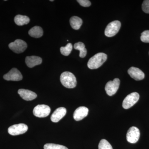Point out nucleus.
<instances>
[{
    "instance_id": "a211bd4d",
    "label": "nucleus",
    "mask_w": 149,
    "mask_h": 149,
    "mask_svg": "<svg viewBox=\"0 0 149 149\" xmlns=\"http://www.w3.org/2000/svg\"><path fill=\"white\" fill-rule=\"evenodd\" d=\"M14 21L15 24L18 26H22L29 23L30 19L29 17L25 15H18L15 17Z\"/></svg>"
},
{
    "instance_id": "9b49d317",
    "label": "nucleus",
    "mask_w": 149,
    "mask_h": 149,
    "mask_svg": "<svg viewBox=\"0 0 149 149\" xmlns=\"http://www.w3.org/2000/svg\"><path fill=\"white\" fill-rule=\"evenodd\" d=\"M128 72L130 77L136 80H142L145 77L144 72L137 68L132 67L128 70Z\"/></svg>"
},
{
    "instance_id": "0eeeda50",
    "label": "nucleus",
    "mask_w": 149,
    "mask_h": 149,
    "mask_svg": "<svg viewBox=\"0 0 149 149\" xmlns=\"http://www.w3.org/2000/svg\"><path fill=\"white\" fill-rule=\"evenodd\" d=\"M120 80L118 78H115L113 81H109L106 85V92L108 95L111 96L116 93L120 85Z\"/></svg>"
},
{
    "instance_id": "412c9836",
    "label": "nucleus",
    "mask_w": 149,
    "mask_h": 149,
    "mask_svg": "<svg viewBox=\"0 0 149 149\" xmlns=\"http://www.w3.org/2000/svg\"><path fill=\"white\" fill-rule=\"evenodd\" d=\"M98 148L99 149H113L111 145L105 139H102L100 141Z\"/></svg>"
},
{
    "instance_id": "b1692460",
    "label": "nucleus",
    "mask_w": 149,
    "mask_h": 149,
    "mask_svg": "<svg viewBox=\"0 0 149 149\" xmlns=\"http://www.w3.org/2000/svg\"><path fill=\"white\" fill-rule=\"evenodd\" d=\"M142 10L146 13L149 14V0H145L142 4Z\"/></svg>"
},
{
    "instance_id": "6e6552de",
    "label": "nucleus",
    "mask_w": 149,
    "mask_h": 149,
    "mask_svg": "<svg viewBox=\"0 0 149 149\" xmlns=\"http://www.w3.org/2000/svg\"><path fill=\"white\" fill-rule=\"evenodd\" d=\"M28 130V126L24 123L15 124L10 126L8 132L12 136H17L26 133Z\"/></svg>"
},
{
    "instance_id": "39448f33",
    "label": "nucleus",
    "mask_w": 149,
    "mask_h": 149,
    "mask_svg": "<svg viewBox=\"0 0 149 149\" xmlns=\"http://www.w3.org/2000/svg\"><path fill=\"white\" fill-rule=\"evenodd\" d=\"M8 47L14 52L20 54L23 52L26 49L27 45V43L23 40L17 39L14 42L10 43Z\"/></svg>"
},
{
    "instance_id": "9d476101",
    "label": "nucleus",
    "mask_w": 149,
    "mask_h": 149,
    "mask_svg": "<svg viewBox=\"0 0 149 149\" xmlns=\"http://www.w3.org/2000/svg\"><path fill=\"white\" fill-rule=\"evenodd\" d=\"M4 79L7 81H20L22 80V74L16 68H13L7 73L3 75Z\"/></svg>"
},
{
    "instance_id": "5701e85b",
    "label": "nucleus",
    "mask_w": 149,
    "mask_h": 149,
    "mask_svg": "<svg viewBox=\"0 0 149 149\" xmlns=\"http://www.w3.org/2000/svg\"><path fill=\"white\" fill-rule=\"evenodd\" d=\"M141 40L145 43H149V30H146L141 33Z\"/></svg>"
},
{
    "instance_id": "f8f14e48",
    "label": "nucleus",
    "mask_w": 149,
    "mask_h": 149,
    "mask_svg": "<svg viewBox=\"0 0 149 149\" xmlns=\"http://www.w3.org/2000/svg\"><path fill=\"white\" fill-rule=\"evenodd\" d=\"M89 110L85 107H80L75 110L73 113V118L76 121L82 120L88 116Z\"/></svg>"
},
{
    "instance_id": "6ab92c4d",
    "label": "nucleus",
    "mask_w": 149,
    "mask_h": 149,
    "mask_svg": "<svg viewBox=\"0 0 149 149\" xmlns=\"http://www.w3.org/2000/svg\"><path fill=\"white\" fill-rule=\"evenodd\" d=\"M74 48L75 49L80 51L79 56L80 57L84 58L87 55V51L84 43L81 42L75 43L74 45Z\"/></svg>"
},
{
    "instance_id": "1a4fd4ad",
    "label": "nucleus",
    "mask_w": 149,
    "mask_h": 149,
    "mask_svg": "<svg viewBox=\"0 0 149 149\" xmlns=\"http://www.w3.org/2000/svg\"><path fill=\"white\" fill-rule=\"evenodd\" d=\"M140 137V131L139 128L135 126L130 127L126 134V139L129 143H136L139 141Z\"/></svg>"
},
{
    "instance_id": "2eb2a0df",
    "label": "nucleus",
    "mask_w": 149,
    "mask_h": 149,
    "mask_svg": "<svg viewBox=\"0 0 149 149\" xmlns=\"http://www.w3.org/2000/svg\"><path fill=\"white\" fill-rule=\"evenodd\" d=\"M42 62L41 58L37 56H32L26 57L25 63L27 66L30 68H32L36 65L41 64Z\"/></svg>"
},
{
    "instance_id": "dca6fc26",
    "label": "nucleus",
    "mask_w": 149,
    "mask_h": 149,
    "mask_svg": "<svg viewBox=\"0 0 149 149\" xmlns=\"http://www.w3.org/2000/svg\"><path fill=\"white\" fill-rule=\"evenodd\" d=\"M28 33L31 37L35 38H40L42 36L43 30L42 27L36 26L31 28L29 30Z\"/></svg>"
},
{
    "instance_id": "a878e982",
    "label": "nucleus",
    "mask_w": 149,
    "mask_h": 149,
    "mask_svg": "<svg viewBox=\"0 0 149 149\" xmlns=\"http://www.w3.org/2000/svg\"><path fill=\"white\" fill-rule=\"evenodd\" d=\"M50 1H54V0H50Z\"/></svg>"
},
{
    "instance_id": "f257e3e1",
    "label": "nucleus",
    "mask_w": 149,
    "mask_h": 149,
    "mask_svg": "<svg viewBox=\"0 0 149 149\" xmlns=\"http://www.w3.org/2000/svg\"><path fill=\"white\" fill-rule=\"evenodd\" d=\"M107 56L104 53H99L96 54L89 59L88 66L90 69H95L102 66L107 60Z\"/></svg>"
},
{
    "instance_id": "aec40b11",
    "label": "nucleus",
    "mask_w": 149,
    "mask_h": 149,
    "mask_svg": "<svg viewBox=\"0 0 149 149\" xmlns=\"http://www.w3.org/2000/svg\"><path fill=\"white\" fill-rule=\"evenodd\" d=\"M72 49V45L71 43H68L65 47L60 48L61 52L62 54L65 56L69 55Z\"/></svg>"
},
{
    "instance_id": "4be33fe9",
    "label": "nucleus",
    "mask_w": 149,
    "mask_h": 149,
    "mask_svg": "<svg viewBox=\"0 0 149 149\" xmlns=\"http://www.w3.org/2000/svg\"><path fill=\"white\" fill-rule=\"evenodd\" d=\"M44 149H68L66 147L62 145L53 143L46 144L44 146Z\"/></svg>"
},
{
    "instance_id": "423d86ee",
    "label": "nucleus",
    "mask_w": 149,
    "mask_h": 149,
    "mask_svg": "<svg viewBox=\"0 0 149 149\" xmlns=\"http://www.w3.org/2000/svg\"><path fill=\"white\" fill-rule=\"evenodd\" d=\"M50 107L45 104H39L35 107L33 109V114L36 117L45 118L48 116L50 113Z\"/></svg>"
},
{
    "instance_id": "7ed1b4c3",
    "label": "nucleus",
    "mask_w": 149,
    "mask_h": 149,
    "mask_svg": "<svg viewBox=\"0 0 149 149\" xmlns=\"http://www.w3.org/2000/svg\"><path fill=\"white\" fill-rule=\"evenodd\" d=\"M121 27V23L118 20L111 22L108 24L105 30V35L107 37H112L117 34Z\"/></svg>"
},
{
    "instance_id": "f3484780",
    "label": "nucleus",
    "mask_w": 149,
    "mask_h": 149,
    "mask_svg": "<svg viewBox=\"0 0 149 149\" xmlns=\"http://www.w3.org/2000/svg\"><path fill=\"white\" fill-rule=\"evenodd\" d=\"M70 23L72 29L78 30L83 24V20L78 17L73 16L70 19Z\"/></svg>"
},
{
    "instance_id": "ddd939ff",
    "label": "nucleus",
    "mask_w": 149,
    "mask_h": 149,
    "mask_svg": "<svg viewBox=\"0 0 149 149\" xmlns=\"http://www.w3.org/2000/svg\"><path fill=\"white\" fill-rule=\"evenodd\" d=\"M66 112V109L65 108H58L54 112L51 116V120L54 123L58 122L65 115Z\"/></svg>"
},
{
    "instance_id": "20e7f679",
    "label": "nucleus",
    "mask_w": 149,
    "mask_h": 149,
    "mask_svg": "<svg viewBox=\"0 0 149 149\" xmlns=\"http://www.w3.org/2000/svg\"><path fill=\"white\" fill-rule=\"evenodd\" d=\"M140 95L136 92L130 93L123 100L122 106L125 109H128L133 107L139 101Z\"/></svg>"
},
{
    "instance_id": "4468645a",
    "label": "nucleus",
    "mask_w": 149,
    "mask_h": 149,
    "mask_svg": "<svg viewBox=\"0 0 149 149\" xmlns=\"http://www.w3.org/2000/svg\"><path fill=\"white\" fill-rule=\"evenodd\" d=\"M18 93L23 100L26 101L32 100L37 97V95L36 93L29 90L25 89H19L18 90Z\"/></svg>"
},
{
    "instance_id": "f03ea898",
    "label": "nucleus",
    "mask_w": 149,
    "mask_h": 149,
    "mask_svg": "<svg viewBox=\"0 0 149 149\" xmlns=\"http://www.w3.org/2000/svg\"><path fill=\"white\" fill-rule=\"evenodd\" d=\"M60 80L63 85L67 88H75L77 85L76 77L71 72H63L61 75Z\"/></svg>"
},
{
    "instance_id": "393cba45",
    "label": "nucleus",
    "mask_w": 149,
    "mask_h": 149,
    "mask_svg": "<svg viewBox=\"0 0 149 149\" xmlns=\"http://www.w3.org/2000/svg\"><path fill=\"white\" fill-rule=\"evenodd\" d=\"M77 1L79 3L80 5L85 7L90 6L91 4V1L88 0H77Z\"/></svg>"
}]
</instances>
